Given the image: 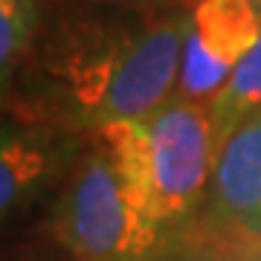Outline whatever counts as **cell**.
<instances>
[{
  "label": "cell",
  "instance_id": "cell-5",
  "mask_svg": "<svg viewBox=\"0 0 261 261\" xmlns=\"http://www.w3.org/2000/svg\"><path fill=\"white\" fill-rule=\"evenodd\" d=\"M209 224L235 244H261V108L218 140L209 177Z\"/></svg>",
  "mask_w": 261,
  "mask_h": 261
},
{
  "label": "cell",
  "instance_id": "cell-6",
  "mask_svg": "<svg viewBox=\"0 0 261 261\" xmlns=\"http://www.w3.org/2000/svg\"><path fill=\"white\" fill-rule=\"evenodd\" d=\"M79 154L75 137L56 125H0V229L18 218Z\"/></svg>",
  "mask_w": 261,
  "mask_h": 261
},
{
  "label": "cell",
  "instance_id": "cell-3",
  "mask_svg": "<svg viewBox=\"0 0 261 261\" xmlns=\"http://www.w3.org/2000/svg\"><path fill=\"white\" fill-rule=\"evenodd\" d=\"M53 232L73 261H142L163 235L142 215L113 154L93 134L61 177Z\"/></svg>",
  "mask_w": 261,
  "mask_h": 261
},
{
  "label": "cell",
  "instance_id": "cell-7",
  "mask_svg": "<svg viewBox=\"0 0 261 261\" xmlns=\"http://www.w3.org/2000/svg\"><path fill=\"white\" fill-rule=\"evenodd\" d=\"M41 27V0H0V105L12 102Z\"/></svg>",
  "mask_w": 261,
  "mask_h": 261
},
{
  "label": "cell",
  "instance_id": "cell-4",
  "mask_svg": "<svg viewBox=\"0 0 261 261\" xmlns=\"http://www.w3.org/2000/svg\"><path fill=\"white\" fill-rule=\"evenodd\" d=\"M261 32V12L252 0H197L189 6L180 75L174 93L209 105L221 93Z\"/></svg>",
  "mask_w": 261,
  "mask_h": 261
},
{
  "label": "cell",
  "instance_id": "cell-9",
  "mask_svg": "<svg viewBox=\"0 0 261 261\" xmlns=\"http://www.w3.org/2000/svg\"><path fill=\"white\" fill-rule=\"evenodd\" d=\"M87 3H105V6H125V9H151L166 0H87Z\"/></svg>",
  "mask_w": 261,
  "mask_h": 261
},
{
  "label": "cell",
  "instance_id": "cell-1",
  "mask_svg": "<svg viewBox=\"0 0 261 261\" xmlns=\"http://www.w3.org/2000/svg\"><path fill=\"white\" fill-rule=\"evenodd\" d=\"M189 6L87 3L41 27L20 79L47 125L79 134L157 111L177 90Z\"/></svg>",
  "mask_w": 261,
  "mask_h": 261
},
{
  "label": "cell",
  "instance_id": "cell-11",
  "mask_svg": "<svg viewBox=\"0 0 261 261\" xmlns=\"http://www.w3.org/2000/svg\"><path fill=\"white\" fill-rule=\"evenodd\" d=\"M252 6H255V9L261 12V0H252Z\"/></svg>",
  "mask_w": 261,
  "mask_h": 261
},
{
  "label": "cell",
  "instance_id": "cell-10",
  "mask_svg": "<svg viewBox=\"0 0 261 261\" xmlns=\"http://www.w3.org/2000/svg\"><path fill=\"white\" fill-rule=\"evenodd\" d=\"M180 3H183V6H192V3H197V0H180Z\"/></svg>",
  "mask_w": 261,
  "mask_h": 261
},
{
  "label": "cell",
  "instance_id": "cell-2",
  "mask_svg": "<svg viewBox=\"0 0 261 261\" xmlns=\"http://www.w3.org/2000/svg\"><path fill=\"white\" fill-rule=\"evenodd\" d=\"M93 137L113 154L134 200L160 232L203 203L218 151L209 105L174 93L148 116L99 128Z\"/></svg>",
  "mask_w": 261,
  "mask_h": 261
},
{
  "label": "cell",
  "instance_id": "cell-8",
  "mask_svg": "<svg viewBox=\"0 0 261 261\" xmlns=\"http://www.w3.org/2000/svg\"><path fill=\"white\" fill-rule=\"evenodd\" d=\"M258 108H261V32L255 38V44L247 49V56L238 61L232 75L226 79L221 93L209 102L218 140L238 119H244L247 113L258 111Z\"/></svg>",
  "mask_w": 261,
  "mask_h": 261
}]
</instances>
